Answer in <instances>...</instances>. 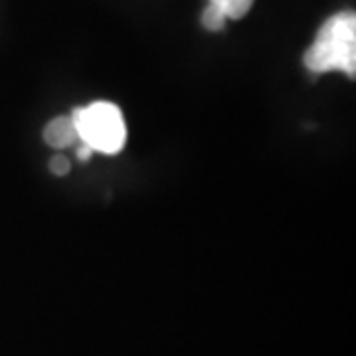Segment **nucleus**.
<instances>
[{"label": "nucleus", "instance_id": "obj_1", "mask_svg": "<svg viewBox=\"0 0 356 356\" xmlns=\"http://www.w3.org/2000/svg\"><path fill=\"white\" fill-rule=\"evenodd\" d=\"M305 67L313 74L343 72L356 74V16L339 13L321 26L317 38L305 51Z\"/></svg>", "mask_w": 356, "mask_h": 356}, {"label": "nucleus", "instance_id": "obj_2", "mask_svg": "<svg viewBox=\"0 0 356 356\" xmlns=\"http://www.w3.org/2000/svg\"><path fill=\"white\" fill-rule=\"evenodd\" d=\"M77 139L95 153L115 154L125 147L127 125L119 107L109 102H95L72 113Z\"/></svg>", "mask_w": 356, "mask_h": 356}, {"label": "nucleus", "instance_id": "obj_3", "mask_svg": "<svg viewBox=\"0 0 356 356\" xmlns=\"http://www.w3.org/2000/svg\"><path fill=\"white\" fill-rule=\"evenodd\" d=\"M44 140L50 147H54V149H67L76 140H79L77 139V131L72 115L51 119L50 123L46 125V129H44Z\"/></svg>", "mask_w": 356, "mask_h": 356}, {"label": "nucleus", "instance_id": "obj_4", "mask_svg": "<svg viewBox=\"0 0 356 356\" xmlns=\"http://www.w3.org/2000/svg\"><path fill=\"white\" fill-rule=\"evenodd\" d=\"M210 2L220 6L222 13L226 14V18H232V20L243 18L254 6V0H210Z\"/></svg>", "mask_w": 356, "mask_h": 356}, {"label": "nucleus", "instance_id": "obj_5", "mask_svg": "<svg viewBox=\"0 0 356 356\" xmlns=\"http://www.w3.org/2000/svg\"><path fill=\"white\" fill-rule=\"evenodd\" d=\"M226 14L222 13V8L216 6V4H208L206 8H204L202 13V26L206 30H210V32H220L224 24H226Z\"/></svg>", "mask_w": 356, "mask_h": 356}, {"label": "nucleus", "instance_id": "obj_6", "mask_svg": "<svg viewBox=\"0 0 356 356\" xmlns=\"http://www.w3.org/2000/svg\"><path fill=\"white\" fill-rule=\"evenodd\" d=\"M50 170L56 177H64V175L70 172V161L62 154H56L50 161Z\"/></svg>", "mask_w": 356, "mask_h": 356}, {"label": "nucleus", "instance_id": "obj_7", "mask_svg": "<svg viewBox=\"0 0 356 356\" xmlns=\"http://www.w3.org/2000/svg\"><path fill=\"white\" fill-rule=\"evenodd\" d=\"M91 153H93V151L89 149L88 145H83V143H81V147L77 149V159H79L81 163H86V161H89V156H91Z\"/></svg>", "mask_w": 356, "mask_h": 356}]
</instances>
